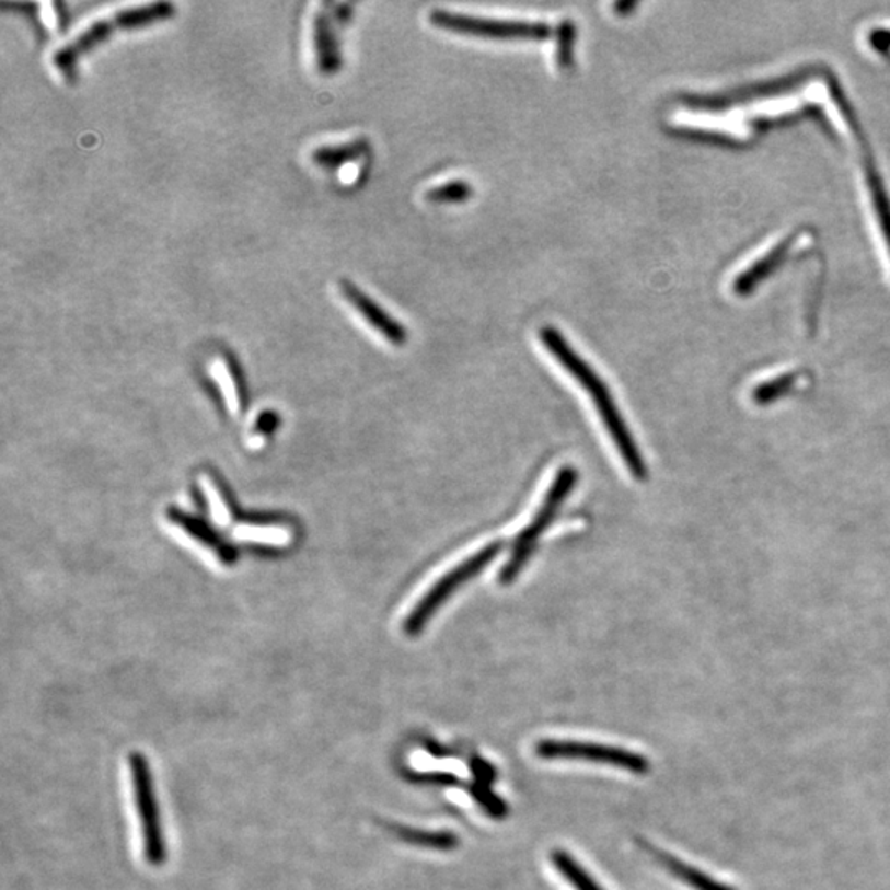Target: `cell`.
Returning <instances> with one entry per match:
<instances>
[{
    "mask_svg": "<svg viewBox=\"0 0 890 890\" xmlns=\"http://www.w3.org/2000/svg\"><path fill=\"white\" fill-rule=\"evenodd\" d=\"M471 795L485 811H487L490 817L497 818H505V814L508 813L507 805L501 798H498L497 795L492 794L490 788L487 785L475 784L471 787Z\"/></svg>",
    "mask_w": 890,
    "mask_h": 890,
    "instance_id": "ffe728a7",
    "label": "cell"
},
{
    "mask_svg": "<svg viewBox=\"0 0 890 890\" xmlns=\"http://www.w3.org/2000/svg\"><path fill=\"white\" fill-rule=\"evenodd\" d=\"M215 370H217L215 377H217L218 384L223 391V397L227 400L228 411L233 416H240L244 406V390L236 361L230 355H227V357L221 358Z\"/></svg>",
    "mask_w": 890,
    "mask_h": 890,
    "instance_id": "7c38bea8",
    "label": "cell"
},
{
    "mask_svg": "<svg viewBox=\"0 0 890 890\" xmlns=\"http://www.w3.org/2000/svg\"><path fill=\"white\" fill-rule=\"evenodd\" d=\"M472 772H474L475 777H477L478 784L487 785L490 787L494 784L495 778H497V772L495 768L492 767L490 764L487 762L482 761V759H474L471 764Z\"/></svg>",
    "mask_w": 890,
    "mask_h": 890,
    "instance_id": "603a6c76",
    "label": "cell"
},
{
    "mask_svg": "<svg viewBox=\"0 0 890 890\" xmlns=\"http://www.w3.org/2000/svg\"><path fill=\"white\" fill-rule=\"evenodd\" d=\"M430 24L442 31L455 34L475 35L488 38H523V41H546L551 35V25L533 21H498V19L472 18L449 11H432Z\"/></svg>",
    "mask_w": 890,
    "mask_h": 890,
    "instance_id": "8992f818",
    "label": "cell"
},
{
    "mask_svg": "<svg viewBox=\"0 0 890 890\" xmlns=\"http://www.w3.org/2000/svg\"><path fill=\"white\" fill-rule=\"evenodd\" d=\"M174 14L175 5L171 2H154V4L116 12L113 18L94 22L70 44L58 48L51 58V63L58 71L68 74L77 67L81 57L106 42L107 38L113 37L117 32L136 31V28H143L147 25L158 24V22H165L174 18Z\"/></svg>",
    "mask_w": 890,
    "mask_h": 890,
    "instance_id": "7a4b0ae2",
    "label": "cell"
},
{
    "mask_svg": "<svg viewBox=\"0 0 890 890\" xmlns=\"http://www.w3.org/2000/svg\"><path fill=\"white\" fill-rule=\"evenodd\" d=\"M368 149H370V142L361 137V139L338 143V146H325L315 149L311 158L312 162L317 164L319 167L337 169L363 158Z\"/></svg>",
    "mask_w": 890,
    "mask_h": 890,
    "instance_id": "4fadbf2b",
    "label": "cell"
},
{
    "mask_svg": "<svg viewBox=\"0 0 890 890\" xmlns=\"http://www.w3.org/2000/svg\"><path fill=\"white\" fill-rule=\"evenodd\" d=\"M338 287H340L342 296L347 299L348 304H350L355 311L360 312L361 317H363L374 331L380 332L390 344L397 345V347L406 344L407 332L406 328L403 327V324L394 321V319L391 317L383 308H380L377 301H373L370 296H367L360 287L345 279L338 282Z\"/></svg>",
    "mask_w": 890,
    "mask_h": 890,
    "instance_id": "9c48e42d",
    "label": "cell"
},
{
    "mask_svg": "<svg viewBox=\"0 0 890 890\" xmlns=\"http://www.w3.org/2000/svg\"><path fill=\"white\" fill-rule=\"evenodd\" d=\"M391 830L400 840L414 844V846L429 847V849L436 851H452L459 846V837L451 831L430 833V831L413 830V828L400 827V824L391 827Z\"/></svg>",
    "mask_w": 890,
    "mask_h": 890,
    "instance_id": "5bb4252c",
    "label": "cell"
},
{
    "mask_svg": "<svg viewBox=\"0 0 890 890\" xmlns=\"http://www.w3.org/2000/svg\"><path fill=\"white\" fill-rule=\"evenodd\" d=\"M501 551H504V543H501L500 540L494 541V543L487 544V546L482 547L477 553L472 554L464 563L455 566L451 573L440 577V579L427 590L426 596L417 602L416 608L413 609V612H411L406 621H404L403 631L406 637H419L424 628L429 624L430 619L439 612V609L442 608L462 586H465L469 580L484 573L485 567L494 563Z\"/></svg>",
    "mask_w": 890,
    "mask_h": 890,
    "instance_id": "277c9868",
    "label": "cell"
},
{
    "mask_svg": "<svg viewBox=\"0 0 890 890\" xmlns=\"http://www.w3.org/2000/svg\"><path fill=\"white\" fill-rule=\"evenodd\" d=\"M167 523L171 530H174V533L188 547L197 551L198 556L204 557L207 563L218 567H228L236 559L233 547L224 544L204 521L178 513V511H171L167 515Z\"/></svg>",
    "mask_w": 890,
    "mask_h": 890,
    "instance_id": "ba28073f",
    "label": "cell"
},
{
    "mask_svg": "<svg viewBox=\"0 0 890 890\" xmlns=\"http://www.w3.org/2000/svg\"><path fill=\"white\" fill-rule=\"evenodd\" d=\"M472 195H474V188L469 182L451 181L448 184L439 185V187L430 188L426 194V198L430 204H464Z\"/></svg>",
    "mask_w": 890,
    "mask_h": 890,
    "instance_id": "ac0fdd59",
    "label": "cell"
},
{
    "mask_svg": "<svg viewBox=\"0 0 890 890\" xmlns=\"http://www.w3.org/2000/svg\"><path fill=\"white\" fill-rule=\"evenodd\" d=\"M540 340L547 351L553 355L554 360L577 381L580 388L589 394L590 400L596 403L599 416L609 430L612 442L615 443L619 454L624 459L625 465L631 471L632 477L644 482L648 478V467L645 464L644 455L640 454L637 442L619 409L617 403L612 396L605 381L596 373L592 367L570 347L569 342L560 335L557 328L546 327L540 331Z\"/></svg>",
    "mask_w": 890,
    "mask_h": 890,
    "instance_id": "6da1fadb",
    "label": "cell"
},
{
    "mask_svg": "<svg viewBox=\"0 0 890 890\" xmlns=\"http://www.w3.org/2000/svg\"><path fill=\"white\" fill-rule=\"evenodd\" d=\"M409 781L414 784L439 785V787L459 785L458 777L451 774H411Z\"/></svg>",
    "mask_w": 890,
    "mask_h": 890,
    "instance_id": "7402d4cb",
    "label": "cell"
},
{
    "mask_svg": "<svg viewBox=\"0 0 890 890\" xmlns=\"http://www.w3.org/2000/svg\"><path fill=\"white\" fill-rule=\"evenodd\" d=\"M655 854H657L658 859L661 857V863L667 866V869L670 870L671 874H674L678 879L683 880L687 886L693 887L694 890H732L729 889V887L723 886V883L716 882V880L710 879L709 876L700 872V870L694 869V867L681 863L680 859L670 856V854L658 853V851H655Z\"/></svg>",
    "mask_w": 890,
    "mask_h": 890,
    "instance_id": "e0dca14e",
    "label": "cell"
},
{
    "mask_svg": "<svg viewBox=\"0 0 890 890\" xmlns=\"http://www.w3.org/2000/svg\"><path fill=\"white\" fill-rule=\"evenodd\" d=\"M551 863L556 866L557 872H559L574 889L604 890L569 853H566V851H553V853H551Z\"/></svg>",
    "mask_w": 890,
    "mask_h": 890,
    "instance_id": "2e32d148",
    "label": "cell"
},
{
    "mask_svg": "<svg viewBox=\"0 0 890 890\" xmlns=\"http://www.w3.org/2000/svg\"><path fill=\"white\" fill-rule=\"evenodd\" d=\"M635 8H637V2H627V0L617 2V4L614 5L615 12H617L619 15L631 14L632 11H635Z\"/></svg>",
    "mask_w": 890,
    "mask_h": 890,
    "instance_id": "cb8c5ba5",
    "label": "cell"
},
{
    "mask_svg": "<svg viewBox=\"0 0 890 890\" xmlns=\"http://www.w3.org/2000/svg\"><path fill=\"white\" fill-rule=\"evenodd\" d=\"M538 758L544 761H586L593 764L611 765L635 775L650 771L647 759L627 749L611 745L574 742V740H541L534 748Z\"/></svg>",
    "mask_w": 890,
    "mask_h": 890,
    "instance_id": "52a82bcc",
    "label": "cell"
},
{
    "mask_svg": "<svg viewBox=\"0 0 890 890\" xmlns=\"http://www.w3.org/2000/svg\"><path fill=\"white\" fill-rule=\"evenodd\" d=\"M577 478H579V474L574 467H563L557 472L540 510L536 511L531 523L515 538L510 557L505 563L504 569L498 574V582L501 586L513 583L517 577L520 576L521 570L524 569V566L530 563L531 556H533L534 550L540 543V538L546 533L550 524L556 520L564 501L573 494Z\"/></svg>",
    "mask_w": 890,
    "mask_h": 890,
    "instance_id": "3957f363",
    "label": "cell"
},
{
    "mask_svg": "<svg viewBox=\"0 0 890 890\" xmlns=\"http://www.w3.org/2000/svg\"><path fill=\"white\" fill-rule=\"evenodd\" d=\"M130 777H132L134 798L137 814L142 828L143 856L151 866H164L167 860L164 831H162L161 811L155 798L154 777L151 764L142 752H130Z\"/></svg>",
    "mask_w": 890,
    "mask_h": 890,
    "instance_id": "5b68a950",
    "label": "cell"
},
{
    "mask_svg": "<svg viewBox=\"0 0 890 890\" xmlns=\"http://www.w3.org/2000/svg\"><path fill=\"white\" fill-rule=\"evenodd\" d=\"M576 24L569 19L560 22L556 31V61L560 70H569L574 63V45H576Z\"/></svg>",
    "mask_w": 890,
    "mask_h": 890,
    "instance_id": "d6986e66",
    "label": "cell"
},
{
    "mask_svg": "<svg viewBox=\"0 0 890 890\" xmlns=\"http://www.w3.org/2000/svg\"><path fill=\"white\" fill-rule=\"evenodd\" d=\"M201 487H204L213 520L220 524L230 523L234 517L233 504L221 482L213 474H204L201 475Z\"/></svg>",
    "mask_w": 890,
    "mask_h": 890,
    "instance_id": "9a60e30c",
    "label": "cell"
},
{
    "mask_svg": "<svg viewBox=\"0 0 890 890\" xmlns=\"http://www.w3.org/2000/svg\"><path fill=\"white\" fill-rule=\"evenodd\" d=\"M794 381L795 377L788 374V377L781 378V380L762 384V386H759L758 390L754 391V400L758 401L759 404L772 403V401L781 397L782 394L787 393V391L794 386Z\"/></svg>",
    "mask_w": 890,
    "mask_h": 890,
    "instance_id": "44dd1931",
    "label": "cell"
},
{
    "mask_svg": "<svg viewBox=\"0 0 890 890\" xmlns=\"http://www.w3.org/2000/svg\"><path fill=\"white\" fill-rule=\"evenodd\" d=\"M234 538L244 543L264 544V546H287L292 543L293 530L280 521H250L234 530Z\"/></svg>",
    "mask_w": 890,
    "mask_h": 890,
    "instance_id": "8fae6325",
    "label": "cell"
},
{
    "mask_svg": "<svg viewBox=\"0 0 890 890\" xmlns=\"http://www.w3.org/2000/svg\"><path fill=\"white\" fill-rule=\"evenodd\" d=\"M312 38H314L315 63L319 71L324 74H334L340 70L342 57L338 50L337 37L331 19L325 12H317L312 22Z\"/></svg>",
    "mask_w": 890,
    "mask_h": 890,
    "instance_id": "30bf717a",
    "label": "cell"
}]
</instances>
